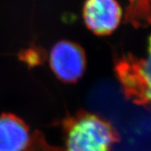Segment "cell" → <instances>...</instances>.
Returning a JSON list of instances; mask_svg holds the SVG:
<instances>
[{"mask_svg": "<svg viewBox=\"0 0 151 151\" xmlns=\"http://www.w3.org/2000/svg\"><path fill=\"white\" fill-rule=\"evenodd\" d=\"M117 140L111 124L94 113H79L65 124V151H111Z\"/></svg>", "mask_w": 151, "mask_h": 151, "instance_id": "1", "label": "cell"}, {"mask_svg": "<svg viewBox=\"0 0 151 151\" xmlns=\"http://www.w3.org/2000/svg\"><path fill=\"white\" fill-rule=\"evenodd\" d=\"M40 51L36 48H31L27 50L24 53V57H27L26 61L28 63H30L33 65H36L40 62Z\"/></svg>", "mask_w": 151, "mask_h": 151, "instance_id": "6", "label": "cell"}, {"mask_svg": "<svg viewBox=\"0 0 151 151\" xmlns=\"http://www.w3.org/2000/svg\"><path fill=\"white\" fill-rule=\"evenodd\" d=\"M49 63L59 80L65 83H74L81 79L86 70V55L77 43L62 40L52 46Z\"/></svg>", "mask_w": 151, "mask_h": 151, "instance_id": "3", "label": "cell"}, {"mask_svg": "<svg viewBox=\"0 0 151 151\" xmlns=\"http://www.w3.org/2000/svg\"><path fill=\"white\" fill-rule=\"evenodd\" d=\"M117 72L129 97L136 103L151 106V35L145 58L122 60L117 65Z\"/></svg>", "mask_w": 151, "mask_h": 151, "instance_id": "2", "label": "cell"}, {"mask_svg": "<svg viewBox=\"0 0 151 151\" xmlns=\"http://www.w3.org/2000/svg\"><path fill=\"white\" fill-rule=\"evenodd\" d=\"M82 15L90 30L97 35H107L118 28L123 11L117 0H86Z\"/></svg>", "mask_w": 151, "mask_h": 151, "instance_id": "4", "label": "cell"}, {"mask_svg": "<svg viewBox=\"0 0 151 151\" xmlns=\"http://www.w3.org/2000/svg\"><path fill=\"white\" fill-rule=\"evenodd\" d=\"M31 142L30 130L20 118L0 115V151H26Z\"/></svg>", "mask_w": 151, "mask_h": 151, "instance_id": "5", "label": "cell"}]
</instances>
